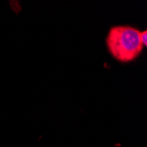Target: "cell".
I'll return each instance as SVG.
<instances>
[{
  "mask_svg": "<svg viewBox=\"0 0 147 147\" xmlns=\"http://www.w3.org/2000/svg\"><path fill=\"white\" fill-rule=\"evenodd\" d=\"M141 31L129 26H116L109 30L106 43L109 53L117 61L129 63L137 59L143 51Z\"/></svg>",
  "mask_w": 147,
  "mask_h": 147,
  "instance_id": "1",
  "label": "cell"
},
{
  "mask_svg": "<svg viewBox=\"0 0 147 147\" xmlns=\"http://www.w3.org/2000/svg\"><path fill=\"white\" fill-rule=\"evenodd\" d=\"M141 42L143 43L144 46H146L147 45V31L144 30L143 32H141Z\"/></svg>",
  "mask_w": 147,
  "mask_h": 147,
  "instance_id": "2",
  "label": "cell"
}]
</instances>
